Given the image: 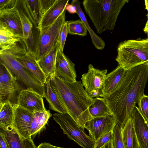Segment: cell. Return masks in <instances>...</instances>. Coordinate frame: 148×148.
<instances>
[{
    "label": "cell",
    "instance_id": "cell-27",
    "mask_svg": "<svg viewBox=\"0 0 148 148\" xmlns=\"http://www.w3.org/2000/svg\"><path fill=\"white\" fill-rule=\"evenodd\" d=\"M20 1L24 11L33 25L38 27L40 21L38 0Z\"/></svg>",
    "mask_w": 148,
    "mask_h": 148
},
{
    "label": "cell",
    "instance_id": "cell-16",
    "mask_svg": "<svg viewBox=\"0 0 148 148\" xmlns=\"http://www.w3.org/2000/svg\"><path fill=\"white\" fill-rule=\"evenodd\" d=\"M69 0H57L42 17L38 26L40 31L52 24L64 12Z\"/></svg>",
    "mask_w": 148,
    "mask_h": 148
},
{
    "label": "cell",
    "instance_id": "cell-20",
    "mask_svg": "<svg viewBox=\"0 0 148 148\" xmlns=\"http://www.w3.org/2000/svg\"><path fill=\"white\" fill-rule=\"evenodd\" d=\"M60 48L58 41L47 54L37 61L47 78L54 73L57 56Z\"/></svg>",
    "mask_w": 148,
    "mask_h": 148
},
{
    "label": "cell",
    "instance_id": "cell-42",
    "mask_svg": "<svg viewBox=\"0 0 148 148\" xmlns=\"http://www.w3.org/2000/svg\"><path fill=\"white\" fill-rule=\"evenodd\" d=\"M147 20L148 21V13L147 15Z\"/></svg>",
    "mask_w": 148,
    "mask_h": 148
},
{
    "label": "cell",
    "instance_id": "cell-11",
    "mask_svg": "<svg viewBox=\"0 0 148 148\" xmlns=\"http://www.w3.org/2000/svg\"><path fill=\"white\" fill-rule=\"evenodd\" d=\"M117 123L112 114L106 116L93 118L86 123L85 128L88 132L90 136L96 140L104 134L112 131Z\"/></svg>",
    "mask_w": 148,
    "mask_h": 148
},
{
    "label": "cell",
    "instance_id": "cell-31",
    "mask_svg": "<svg viewBox=\"0 0 148 148\" xmlns=\"http://www.w3.org/2000/svg\"><path fill=\"white\" fill-rule=\"evenodd\" d=\"M138 109L148 121V95L144 94L139 98L137 102Z\"/></svg>",
    "mask_w": 148,
    "mask_h": 148
},
{
    "label": "cell",
    "instance_id": "cell-43",
    "mask_svg": "<svg viewBox=\"0 0 148 148\" xmlns=\"http://www.w3.org/2000/svg\"><path fill=\"white\" fill-rule=\"evenodd\" d=\"M138 148H141L139 146Z\"/></svg>",
    "mask_w": 148,
    "mask_h": 148
},
{
    "label": "cell",
    "instance_id": "cell-8",
    "mask_svg": "<svg viewBox=\"0 0 148 148\" xmlns=\"http://www.w3.org/2000/svg\"><path fill=\"white\" fill-rule=\"evenodd\" d=\"M7 67L0 62V104L9 101L17 105L18 96L23 89Z\"/></svg>",
    "mask_w": 148,
    "mask_h": 148
},
{
    "label": "cell",
    "instance_id": "cell-12",
    "mask_svg": "<svg viewBox=\"0 0 148 148\" xmlns=\"http://www.w3.org/2000/svg\"><path fill=\"white\" fill-rule=\"evenodd\" d=\"M54 74L67 82L73 83L77 81L75 64L64 54L60 48L57 56Z\"/></svg>",
    "mask_w": 148,
    "mask_h": 148
},
{
    "label": "cell",
    "instance_id": "cell-21",
    "mask_svg": "<svg viewBox=\"0 0 148 148\" xmlns=\"http://www.w3.org/2000/svg\"><path fill=\"white\" fill-rule=\"evenodd\" d=\"M45 84L46 90L45 98L49 103V109L57 113L68 114L60 97L52 87L49 77L47 78Z\"/></svg>",
    "mask_w": 148,
    "mask_h": 148
},
{
    "label": "cell",
    "instance_id": "cell-1",
    "mask_svg": "<svg viewBox=\"0 0 148 148\" xmlns=\"http://www.w3.org/2000/svg\"><path fill=\"white\" fill-rule=\"evenodd\" d=\"M148 80V63L127 71L120 84L105 99L117 123L122 128L140 97L144 94Z\"/></svg>",
    "mask_w": 148,
    "mask_h": 148
},
{
    "label": "cell",
    "instance_id": "cell-15",
    "mask_svg": "<svg viewBox=\"0 0 148 148\" xmlns=\"http://www.w3.org/2000/svg\"><path fill=\"white\" fill-rule=\"evenodd\" d=\"M0 23L10 29L22 39L23 38L21 20L16 5L11 9L0 11Z\"/></svg>",
    "mask_w": 148,
    "mask_h": 148
},
{
    "label": "cell",
    "instance_id": "cell-41",
    "mask_svg": "<svg viewBox=\"0 0 148 148\" xmlns=\"http://www.w3.org/2000/svg\"><path fill=\"white\" fill-rule=\"evenodd\" d=\"M145 9L148 12V0H145Z\"/></svg>",
    "mask_w": 148,
    "mask_h": 148
},
{
    "label": "cell",
    "instance_id": "cell-6",
    "mask_svg": "<svg viewBox=\"0 0 148 148\" xmlns=\"http://www.w3.org/2000/svg\"><path fill=\"white\" fill-rule=\"evenodd\" d=\"M53 117L70 140L82 148H95L96 140L87 135L84 129L79 126L69 114L56 113L53 114Z\"/></svg>",
    "mask_w": 148,
    "mask_h": 148
},
{
    "label": "cell",
    "instance_id": "cell-7",
    "mask_svg": "<svg viewBox=\"0 0 148 148\" xmlns=\"http://www.w3.org/2000/svg\"><path fill=\"white\" fill-rule=\"evenodd\" d=\"M64 12L51 25L40 31L36 56L37 61L47 54L58 41L61 28L65 22Z\"/></svg>",
    "mask_w": 148,
    "mask_h": 148
},
{
    "label": "cell",
    "instance_id": "cell-32",
    "mask_svg": "<svg viewBox=\"0 0 148 148\" xmlns=\"http://www.w3.org/2000/svg\"><path fill=\"white\" fill-rule=\"evenodd\" d=\"M56 1L57 0H38L40 21L45 14L53 6Z\"/></svg>",
    "mask_w": 148,
    "mask_h": 148
},
{
    "label": "cell",
    "instance_id": "cell-24",
    "mask_svg": "<svg viewBox=\"0 0 148 148\" xmlns=\"http://www.w3.org/2000/svg\"><path fill=\"white\" fill-rule=\"evenodd\" d=\"M0 128L8 130L13 128L14 107L9 102L0 104Z\"/></svg>",
    "mask_w": 148,
    "mask_h": 148
},
{
    "label": "cell",
    "instance_id": "cell-40",
    "mask_svg": "<svg viewBox=\"0 0 148 148\" xmlns=\"http://www.w3.org/2000/svg\"><path fill=\"white\" fill-rule=\"evenodd\" d=\"M143 31L148 35V21L147 20L143 29Z\"/></svg>",
    "mask_w": 148,
    "mask_h": 148
},
{
    "label": "cell",
    "instance_id": "cell-29",
    "mask_svg": "<svg viewBox=\"0 0 148 148\" xmlns=\"http://www.w3.org/2000/svg\"><path fill=\"white\" fill-rule=\"evenodd\" d=\"M68 33L71 35L84 36L87 34V29L80 19L66 21Z\"/></svg>",
    "mask_w": 148,
    "mask_h": 148
},
{
    "label": "cell",
    "instance_id": "cell-34",
    "mask_svg": "<svg viewBox=\"0 0 148 148\" xmlns=\"http://www.w3.org/2000/svg\"><path fill=\"white\" fill-rule=\"evenodd\" d=\"M113 130L106 134L96 140L95 148H100L112 140Z\"/></svg>",
    "mask_w": 148,
    "mask_h": 148
},
{
    "label": "cell",
    "instance_id": "cell-38",
    "mask_svg": "<svg viewBox=\"0 0 148 148\" xmlns=\"http://www.w3.org/2000/svg\"><path fill=\"white\" fill-rule=\"evenodd\" d=\"M37 148H64L53 145L49 143H43L37 147Z\"/></svg>",
    "mask_w": 148,
    "mask_h": 148
},
{
    "label": "cell",
    "instance_id": "cell-35",
    "mask_svg": "<svg viewBox=\"0 0 148 148\" xmlns=\"http://www.w3.org/2000/svg\"><path fill=\"white\" fill-rule=\"evenodd\" d=\"M17 0H0V11L7 10L14 7Z\"/></svg>",
    "mask_w": 148,
    "mask_h": 148
},
{
    "label": "cell",
    "instance_id": "cell-33",
    "mask_svg": "<svg viewBox=\"0 0 148 148\" xmlns=\"http://www.w3.org/2000/svg\"><path fill=\"white\" fill-rule=\"evenodd\" d=\"M68 33L67 22L66 21L61 28L58 39L60 49L62 51H63Z\"/></svg>",
    "mask_w": 148,
    "mask_h": 148
},
{
    "label": "cell",
    "instance_id": "cell-28",
    "mask_svg": "<svg viewBox=\"0 0 148 148\" xmlns=\"http://www.w3.org/2000/svg\"><path fill=\"white\" fill-rule=\"evenodd\" d=\"M16 6L18 9L20 16L23 32L24 40L27 39L32 33L34 25L24 11L20 0H17Z\"/></svg>",
    "mask_w": 148,
    "mask_h": 148
},
{
    "label": "cell",
    "instance_id": "cell-22",
    "mask_svg": "<svg viewBox=\"0 0 148 148\" xmlns=\"http://www.w3.org/2000/svg\"><path fill=\"white\" fill-rule=\"evenodd\" d=\"M122 128V136L125 148H138L139 146L131 118L128 119Z\"/></svg>",
    "mask_w": 148,
    "mask_h": 148
},
{
    "label": "cell",
    "instance_id": "cell-18",
    "mask_svg": "<svg viewBox=\"0 0 148 148\" xmlns=\"http://www.w3.org/2000/svg\"><path fill=\"white\" fill-rule=\"evenodd\" d=\"M0 131L4 134L9 148H37L31 137L22 140L13 128Z\"/></svg>",
    "mask_w": 148,
    "mask_h": 148
},
{
    "label": "cell",
    "instance_id": "cell-39",
    "mask_svg": "<svg viewBox=\"0 0 148 148\" xmlns=\"http://www.w3.org/2000/svg\"><path fill=\"white\" fill-rule=\"evenodd\" d=\"M100 148H114L112 140H110L105 145Z\"/></svg>",
    "mask_w": 148,
    "mask_h": 148
},
{
    "label": "cell",
    "instance_id": "cell-13",
    "mask_svg": "<svg viewBox=\"0 0 148 148\" xmlns=\"http://www.w3.org/2000/svg\"><path fill=\"white\" fill-rule=\"evenodd\" d=\"M17 105L33 112L46 110L43 97L28 88L23 89L20 91Z\"/></svg>",
    "mask_w": 148,
    "mask_h": 148
},
{
    "label": "cell",
    "instance_id": "cell-3",
    "mask_svg": "<svg viewBox=\"0 0 148 148\" xmlns=\"http://www.w3.org/2000/svg\"><path fill=\"white\" fill-rule=\"evenodd\" d=\"M127 0H84V10L92 22L97 33L114 29L118 16Z\"/></svg>",
    "mask_w": 148,
    "mask_h": 148
},
{
    "label": "cell",
    "instance_id": "cell-4",
    "mask_svg": "<svg viewBox=\"0 0 148 148\" xmlns=\"http://www.w3.org/2000/svg\"><path fill=\"white\" fill-rule=\"evenodd\" d=\"M117 51L115 60L126 71L148 63V38L121 42Z\"/></svg>",
    "mask_w": 148,
    "mask_h": 148
},
{
    "label": "cell",
    "instance_id": "cell-36",
    "mask_svg": "<svg viewBox=\"0 0 148 148\" xmlns=\"http://www.w3.org/2000/svg\"><path fill=\"white\" fill-rule=\"evenodd\" d=\"M0 148H9V145L3 133L0 131Z\"/></svg>",
    "mask_w": 148,
    "mask_h": 148
},
{
    "label": "cell",
    "instance_id": "cell-37",
    "mask_svg": "<svg viewBox=\"0 0 148 148\" xmlns=\"http://www.w3.org/2000/svg\"><path fill=\"white\" fill-rule=\"evenodd\" d=\"M65 10L71 14L77 13V9L76 6L73 5L68 3L65 8Z\"/></svg>",
    "mask_w": 148,
    "mask_h": 148
},
{
    "label": "cell",
    "instance_id": "cell-30",
    "mask_svg": "<svg viewBox=\"0 0 148 148\" xmlns=\"http://www.w3.org/2000/svg\"><path fill=\"white\" fill-rule=\"evenodd\" d=\"M112 141L114 148H125L122 136V128L117 123L113 130Z\"/></svg>",
    "mask_w": 148,
    "mask_h": 148
},
{
    "label": "cell",
    "instance_id": "cell-26",
    "mask_svg": "<svg viewBox=\"0 0 148 148\" xmlns=\"http://www.w3.org/2000/svg\"><path fill=\"white\" fill-rule=\"evenodd\" d=\"M90 114L94 118L106 116L112 113L103 98L96 97L89 108Z\"/></svg>",
    "mask_w": 148,
    "mask_h": 148
},
{
    "label": "cell",
    "instance_id": "cell-10",
    "mask_svg": "<svg viewBox=\"0 0 148 148\" xmlns=\"http://www.w3.org/2000/svg\"><path fill=\"white\" fill-rule=\"evenodd\" d=\"M12 127L22 140L31 137V125L34 113L16 105L14 107Z\"/></svg>",
    "mask_w": 148,
    "mask_h": 148
},
{
    "label": "cell",
    "instance_id": "cell-17",
    "mask_svg": "<svg viewBox=\"0 0 148 148\" xmlns=\"http://www.w3.org/2000/svg\"><path fill=\"white\" fill-rule=\"evenodd\" d=\"M127 71L118 65L105 77L103 85V96L107 95L114 91L124 77Z\"/></svg>",
    "mask_w": 148,
    "mask_h": 148
},
{
    "label": "cell",
    "instance_id": "cell-2",
    "mask_svg": "<svg viewBox=\"0 0 148 148\" xmlns=\"http://www.w3.org/2000/svg\"><path fill=\"white\" fill-rule=\"evenodd\" d=\"M49 77L52 87L68 114L79 126L85 129L86 123L93 118L90 113L89 108L94 102L95 98L88 94L81 81L67 82L54 73Z\"/></svg>",
    "mask_w": 148,
    "mask_h": 148
},
{
    "label": "cell",
    "instance_id": "cell-5",
    "mask_svg": "<svg viewBox=\"0 0 148 148\" xmlns=\"http://www.w3.org/2000/svg\"><path fill=\"white\" fill-rule=\"evenodd\" d=\"M0 62L4 64L13 76L29 89L45 97V85L43 84L29 71L24 67L10 52H0Z\"/></svg>",
    "mask_w": 148,
    "mask_h": 148
},
{
    "label": "cell",
    "instance_id": "cell-19",
    "mask_svg": "<svg viewBox=\"0 0 148 148\" xmlns=\"http://www.w3.org/2000/svg\"><path fill=\"white\" fill-rule=\"evenodd\" d=\"M22 39L21 37L0 23V52L13 48Z\"/></svg>",
    "mask_w": 148,
    "mask_h": 148
},
{
    "label": "cell",
    "instance_id": "cell-25",
    "mask_svg": "<svg viewBox=\"0 0 148 148\" xmlns=\"http://www.w3.org/2000/svg\"><path fill=\"white\" fill-rule=\"evenodd\" d=\"M52 116L49 110L34 112L31 125L30 136H34L40 132L45 127Z\"/></svg>",
    "mask_w": 148,
    "mask_h": 148
},
{
    "label": "cell",
    "instance_id": "cell-9",
    "mask_svg": "<svg viewBox=\"0 0 148 148\" xmlns=\"http://www.w3.org/2000/svg\"><path fill=\"white\" fill-rule=\"evenodd\" d=\"M107 71V69H96L92 64H89L88 71L82 75V84L91 97H101L103 95L104 81Z\"/></svg>",
    "mask_w": 148,
    "mask_h": 148
},
{
    "label": "cell",
    "instance_id": "cell-14",
    "mask_svg": "<svg viewBox=\"0 0 148 148\" xmlns=\"http://www.w3.org/2000/svg\"><path fill=\"white\" fill-rule=\"evenodd\" d=\"M130 116L141 148H148V121L136 106L131 111Z\"/></svg>",
    "mask_w": 148,
    "mask_h": 148
},
{
    "label": "cell",
    "instance_id": "cell-23",
    "mask_svg": "<svg viewBox=\"0 0 148 148\" xmlns=\"http://www.w3.org/2000/svg\"><path fill=\"white\" fill-rule=\"evenodd\" d=\"M80 3L78 0H73L71 4L75 5L77 9V13L85 25L90 35L92 41L95 48L98 50L104 48L105 43L101 37L98 36L91 29L89 25L84 12L80 5Z\"/></svg>",
    "mask_w": 148,
    "mask_h": 148
}]
</instances>
